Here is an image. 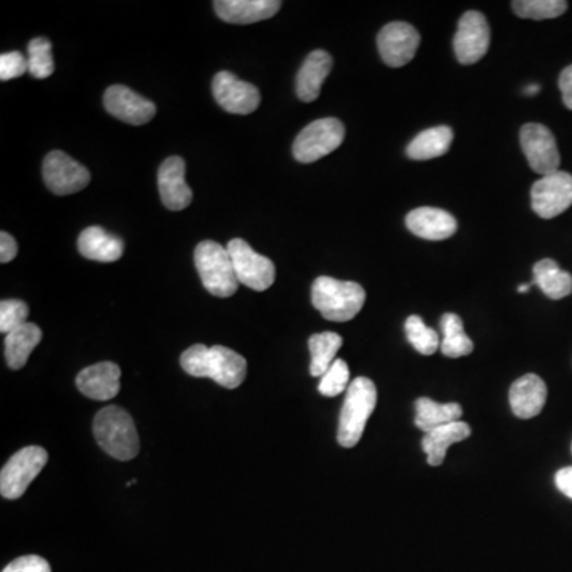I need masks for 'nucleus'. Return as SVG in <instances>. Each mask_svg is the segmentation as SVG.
<instances>
[{
  "mask_svg": "<svg viewBox=\"0 0 572 572\" xmlns=\"http://www.w3.org/2000/svg\"><path fill=\"white\" fill-rule=\"evenodd\" d=\"M186 164L180 156L167 158L158 171V188L163 204L172 212L185 210L193 202V191L185 180Z\"/></svg>",
  "mask_w": 572,
  "mask_h": 572,
  "instance_id": "dca6fc26",
  "label": "nucleus"
},
{
  "mask_svg": "<svg viewBox=\"0 0 572 572\" xmlns=\"http://www.w3.org/2000/svg\"><path fill=\"white\" fill-rule=\"evenodd\" d=\"M333 69V58L328 51L315 50L307 56L296 77V94L302 102L317 101L321 86Z\"/></svg>",
  "mask_w": 572,
  "mask_h": 572,
  "instance_id": "412c9836",
  "label": "nucleus"
},
{
  "mask_svg": "<svg viewBox=\"0 0 572 572\" xmlns=\"http://www.w3.org/2000/svg\"><path fill=\"white\" fill-rule=\"evenodd\" d=\"M18 255V244L8 232H0V263L7 264Z\"/></svg>",
  "mask_w": 572,
  "mask_h": 572,
  "instance_id": "e433bc0d",
  "label": "nucleus"
},
{
  "mask_svg": "<svg viewBox=\"0 0 572 572\" xmlns=\"http://www.w3.org/2000/svg\"><path fill=\"white\" fill-rule=\"evenodd\" d=\"M78 252L91 261L115 263L123 256L124 244L120 237L113 236L99 226H89L78 237Z\"/></svg>",
  "mask_w": 572,
  "mask_h": 572,
  "instance_id": "4be33fe9",
  "label": "nucleus"
},
{
  "mask_svg": "<svg viewBox=\"0 0 572 572\" xmlns=\"http://www.w3.org/2000/svg\"><path fill=\"white\" fill-rule=\"evenodd\" d=\"M279 0H217L213 8L220 20L231 24H253L269 20L279 12Z\"/></svg>",
  "mask_w": 572,
  "mask_h": 572,
  "instance_id": "6ab92c4d",
  "label": "nucleus"
},
{
  "mask_svg": "<svg viewBox=\"0 0 572 572\" xmlns=\"http://www.w3.org/2000/svg\"><path fill=\"white\" fill-rule=\"evenodd\" d=\"M47 450L37 445L16 452L0 472V493L7 499H18L47 466Z\"/></svg>",
  "mask_w": 572,
  "mask_h": 572,
  "instance_id": "0eeeda50",
  "label": "nucleus"
},
{
  "mask_svg": "<svg viewBox=\"0 0 572 572\" xmlns=\"http://www.w3.org/2000/svg\"><path fill=\"white\" fill-rule=\"evenodd\" d=\"M415 425L422 429L423 433H429L439 426L449 425V423L460 422L463 415V407L457 402H447L439 404L433 399L420 398L415 402Z\"/></svg>",
  "mask_w": 572,
  "mask_h": 572,
  "instance_id": "a878e982",
  "label": "nucleus"
},
{
  "mask_svg": "<svg viewBox=\"0 0 572 572\" xmlns=\"http://www.w3.org/2000/svg\"><path fill=\"white\" fill-rule=\"evenodd\" d=\"M94 437L105 453L120 461L137 457L140 442L131 415L118 406L104 407L94 418Z\"/></svg>",
  "mask_w": 572,
  "mask_h": 572,
  "instance_id": "7ed1b4c3",
  "label": "nucleus"
},
{
  "mask_svg": "<svg viewBox=\"0 0 572 572\" xmlns=\"http://www.w3.org/2000/svg\"><path fill=\"white\" fill-rule=\"evenodd\" d=\"M342 347V337L336 333H320L314 334L309 339L310 355H312V363H310V374L312 377H323L334 361L336 355Z\"/></svg>",
  "mask_w": 572,
  "mask_h": 572,
  "instance_id": "cd10ccee",
  "label": "nucleus"
},
{
  "mask_svg": "<svg viewBox=\"0 0 572 572\" xmlns=\"http://www.w3.org/2000/svg\"><path fill=\"white\" fill-rule=\"evenodd\" d=\"M183 371L199 379H212L221 387L234 390L247 377V360L244 356L223 345L205 347L193 345L180 358Z\"/></svg>",
  "mask_w": 572,
  "mask_h": 572,
  "instance_id": "f257e3e1",
  "label": "nucleus"
},
{
  "mask_svg": "<svg viewBox=\"0 0 572 572\" xmlns=\"http://www.w3.org/2000/svg\"><path fill=\"white\" fill-rule=\"evenodd\" d=\"M26 72H29L28 58H24L20 51H12V53H4L0 56V80L2 82L21 77Z\"/></svg>",
  "mask_w": 572,
  "mask_h": 572,
  "instance_id": "f704fd0d",
  "label": "nucleus"
},
{
  "mask_svg": "<svg viewBox=\"0 0 572 572\" xmlns=\"http://www.w3.org/2000/svg\"><path fill=\"white\" fill-rule=\"evenodd\" d=\"M406 226L412 234L426 240H445L457 232V220L449 212L434 207H420L406 217Z\"/></svg>",
  "mask_w": 572,
  "mask_h": 572,
  "instance_id": "aec40b11",
  "label": "nucleus"
},
{
  "mask_svg": "<svg viewBox=\"0 0 572 572\" xmlns=\"http://www.w3.org/2000/svg\"><path fill=\"white\" fill-rule=\"evenodd\" d=\"M444 339L441 342V350L449 358H461L471 355L474 344L466 336L463 329V320L457 314H445L441 320Z\"/></svg>",
  "mask_w": 572,
  "mask_h": 572,
  "instance_id": "c85d7f7f",
  "label": "nucleus"
},
{
  "mask_svg": "<svg viewBox=\"0 0 572 572\" xmlns=\"http://www.w3.org/2000/svg\"><path fill=\"white\" fill-rule=\"evenodd\" d=\"M29 307L20 299H5L0 302V331L7 336L24 323H28Z\"/></svg>",
  "mask_w": 572,
  "mask_h": 572,
  "instance_id": "72a5a7b5",
  "label": "nucleus"
},
{
  "mask_svg": "<svg viewBox=\"0 0 572 572\" xmlns=\"http://www.w3.org/2000/svg\"><path fill=\"white\" fill-rule=\"evenodd\" d=\"M350 383V369L344 360H336L333 366L326 371V374L321 377L318 391L321 395L334 398V396L341 395L344 391L348 390Z\"/></svg>",
  "mask_w": 572,
  "mask_h": 572,
  "instance_id": "473e14b6",
  "label": "nucleus"
},
{
  "mask_svg": "<svg viewBox=\"0 0 572 572\" xmlns=\"http://www.w3.org/2000/svg\"><path fill=\"white\" fill-rule=\"evenodd\" d=\"M366 302V291L356 282L318 277L312 285V304L323 318L337 323L353 320Z\"/></svg>",
  "mask_w": 572,
  "mask_h": 572,
  "instance_id": "f03ea898",
  "label": "nucleus"
},
{
  "mask_svg": "<svg viewBox=\"0 0 572 572\" xmlns=\"http://www.w3.org/2000/svg\"><path fill=\"white\" fill-rule=\"evenodd\" d=\"M42 329L34 323H24L5 337V358L10 368L23 369L29 356L42 341Z\"/></svg>",
  "mask_w": 572,
  "mask_h": 572,
  "instance_id": "b1692460",
  "label": "nucleus"
},
{
  "mask_svg": "<svg viewBox=\"0 0 572 572\" xmlns=\"http://www.w3.org/2000/svg\"><path fill=\"white\" fill-rule=\"evenodd\" d=\"M547 401V385L536 374H526L512 383L509 402L515 417L528 420L541 414Z\"/></svg>",
  "mask_w": 572,
  "mask_h": 572,
  "instance_id": "a211bd4d",
  "label": "nucleus"
},
{
  "mask_svg": "<svg viewBox=\"0 0 572 572\" xmlns=\"http://www.w3.org/2000/svg\"><path fill=\"white\" fill-rule=\"evenodd\" d=\"M104 105L110 115L134 126L147 124L156 115L153 102L123 85H113L105 91Z\"/></svg>",
  "mask_w": 572,
  "mask_h": 572,
  "instance_id": "2eb2a0df",
  "label": "nucleus"
},
{
  "mask_svg": "<svg viewBox=\"0 0 572 572\" xmlns=\"http://www.w3.org/2000/svg\"><path fill=\"white\" fill-rule=\"evenodd\" d=\"M91 174L82 164L70 158L64 151H51L43 159V182L51 193L58 196L78 193L85 190Z\"/></svg>",
  "mask_w": 572,
  "mask_h": 572,
  "instance_id": "9b49d317",
  "label": "nucleus"
},
{
  "mask_svg": "<svg viewBox=\"0 0 572 572\" xmlns=\"http://www.w3.org/2000/svg\"><path fill=\"white\" fill-rule=\"evenodd\" d=\"M345 139L344 124L337 118H321L299 132L293 143V155L299 163H315L341 147Z\"/></svg>",
  "mask_w": 572,
  "mask_h": 572,
  "instance_id": "423d86ee",
  "label": "nucleus"
},
{
  "mask_svg": "<svg viewBox=\"0 0 572 572\" xmlns=\"http://www.w3.org/2000/svg\"><path fill=\"white\" fill-rule=\"evenodd\" d=\"M377 406V388L368 377H358L350 383L339 420L337 441L352 449L363 437L369 417Z\"/></svg>",
  "mask_w": 572,
  "mask_h": 572,
  "instance_id": "20e7f679",
  "label": "nucleus"
},
{
  "mask_svg": "<svg viewBox=\"0 0 572 572\" xmlns=\"http://www.w3.org/2000/svg\"><path fill=\"white\" fill-rule=\"evenodd\" d=\"M2 572H51L47 560L37 555H26V557L16 558Z\"/></svg>",
  "mask_w": 572,
  "mask_h": 572,
  "instance_id": "c9c22d12",
  "label": "nucleus"
},
{
  "mask_svg": "<svg viewBox=\"0 0 572 572\" xmlns=\"http://www.w3.org/2000/svg\"><path fill=\"white\" fill-rule=\"evenodd\" d=\"M531 205L544 220H552L572 205V175L557 171L544 175L531 188Z\"/></svg>",
  "mask_w": 572,
  "mask_h": 572,
  "instance_id": "1a4fd4ad",
  "label": "nucleus"
},
{
  "mask_svg": "<svg viewBox=\"0 0 572 572\" xmlns=\"http://www.w3.org/2000/svg\"><path fill=\"white\" fill-rule=\"evenodd\" d=\"M534 285L541 288L547 298L558 301L572 293V275L561 271L553 259H542L534 264Z\"/></svg>",
  "mask_w": 572,
  "mask_h": 572,
  "instance_id": "bb28decb",
  "label": "nucleus"
},
{
  "mask_svg": "<svg viewBox=\"0 0 572 572\" xmlns=\"http://www.w3.org/2000/svg\"><path fill=\"white\" fill-rule=\"evenodd\" d=\"M453 142V131L449 126H436L420 132L412 142L407 145V156L415 161H428V159L441 158L449 153Z\"/></svg>",
  "mask_w": 572,
  "mask_h": 572,
  "instance_id": "393cba45",
  "label": "nucleus"
},
{
  "mask_svg": "<svg viewBox=\"0 0 572 572\" xmlns=\"http://www.w3.org/2000/svg\"><path fill=\"white\" fill-rule=\"evenodd\" d=\"M212 89L221 109L234 115H250L261 104V94L255 85L242 82L226 70L213 77Z\"/></svg>",
  "mask_w": 572,
  "mask_h": 572,
  "instance_id": "ddd939ff",
  "label": "nucleus"
},
{
  "mask_svg": "<svg viewBox=\"0 0 572 572\" xmlns=\"http://www.w3.org/2000/svg\"><path fill=\"white\" fill-rule=\"evenodd\" d=\"M555 484L563 495L572 499V466L560 469L555 476Z\"/></svg>",
  "mask_w": 572,
  "mask_h": 572,
  "instance_id": "58836bf2",
  "label": "nucleus"
},
{
  "mask_svg": "<svg viewBox=\"0 0 572 572\" xmlns=\"http://www.w3.org/2000/svg\"><path fill=\"white\" fill-rule=\"evenodd\" d=\"M558 86H560L563 102H565L569 110H572V66L566 67V69L561 72Z\"/></svg>",
  "mask_w": 572,
  "mask_h": 572,
  "instance_id": "4c0bfd02",
  "label": "nucleus"
},
{
  "mask_svg": "<svg viewBox=\"0 0 572 572\" xmlns=\"http://www.w3.org/2000/svg\"><path fill=\"white\" fill-rule=\"evenodd\" d=\"M194 263L202 285L213 296L229 298L239 290L240 283L228 248L213 240H204L194 250Z\"/></svg>",
  "mask_w": 572,
  "mask_h": 572,
  "instance_id": "39448f33",
  "label": "nucleus"
},
{
  "mask_svg": "<svg viewBox=\"0 0 572 572\" xmlns=\"http://www.w3.org/2000/svg\"><path fill=\"white\" fill-rule=\"evenodd\" d=\"M420 34L409 23L395 21L385 26L377 37V47L383 62L390 67H402L415 58Z\"/></svg>",
  "mask_w": 572,
  "mask_h": 572,
  "instance_id": "4468645a",
  "label": "nucleus"
},
{
  "mask_svg": "<svg viewBox=\"0 0 572 572\" xmlns=\"http://www.w3.org/2000/svg\"><path fill=\"white\" fill-rule=\"evenodd\" d=\"M237 280L255 291H266L275 282V266L271 259L259 255L242 239H232L228 244Z\"/></svg>",
  "mask_w": 572,
  "mask_h": 572,
  "instance_id": "6e6552de",
  "label": "nucleus"
},
{
  "mask_svg": "<svg viewBox=\"0 0 572 572\" xmlns=\"http://www.w3.org/2000/svg\"><path fill=\"white\" fill-rule=\"evenodd\" d=\"M515 15L523 20H552L568 10L565 0H517L512 2Z\"/></svg>",
  "mask_w": 572,
  "mask_h": 572,
  "instance_id": "c756f323",
  "label": "nucleus"
},
{
  "mask_svg": "<svg viewBox=\"0 0 572 572\" xmlns=\"http://www.w3.org/2000/svg\"><path fill=\"white\" fill-rule=\"evenodd\" d=\"M520 145L526 161L536 174H553L560 167L561 158L557 140L547 126L528 123L520 131Z\"/></svg>",
  "mask_w": 572,
  "mask_h": 572,
  "instance_id": "9d476101",
  "label": "nucleus"
},
{
  "mask_svg": "<svg viewBox=\"0 0 572 572\" xmlns=\"http://www.w3.org/2000/svg\"><path fill=\"white\" fill-rule=\"evenodd\" d=\"M29 74L34 78H48L55 72V58L51 42L45 37H37L28 45Z\"/></svg>",
  "mask_w": 572,
  "mask_h": 572,
  "instance_id": "7c9ffc66",
  "label": "nucleus"
},
{
  "mask_svg": "<svg viewBox=\"0 0 572 572\" xmlns=\"http://www.w3.org/2000/svg\"><path fill=\"white\" fill-rule=\"evenodd\" d=\"M121 369L112 361H102L83 369L77 375L80 393L96 401H110L120 393Z\"/></svg>",
  "mask_w": 572,
  "mask_h": 572,
  "instance_id": "f3484780",
  "label": "nucleus"
},
{
  "mask_svg": "<svg viewBox=\"0 0 572 572\" xmlns=\"http://www.w3.org/2000/svg\"><path fill=\"white\" fill-rule=\"evenodd\" d=\"M471 436V426L464 422L449 423L425 434L422 441L423 452L431 466H441L450 445L466 441Z\"/></svg>",
  "mask_w": 572,
  "mask_h": 572,
  "instance_id": "5701e85b",
  "label": "nucleus"
},
{
  "mask_svg": "<svg viewBox=\"0 0 572 572\" xmlns=\"http://www.w3.org/2000/svg\"><path fill=\"white\" fill-rule=\"evenodd\" d=\"M404 329H406L407 341L422 355H433L441 345L439 334L434 329L428 328L422 318L417 315L407 318Z\"/></svg>",
  "mask_w": 572,
  "mask_h": 572,
  "instance_id": "2f4dec72",
  "label": "nucleus"
},
{
  "mask_svg": "<svg viewBox=\"0 0 572 572\" xmlns=\"http://www.w3.org/2000/svg\"><path fill=\"white\" fill-rule=\"evenodd\" d=\"M539 89H541L539 85H530L528 88H525V94L526 96H536L539 93Z\"/></svg>",
  "mask_w": 572,
  "mask_h": 572,
  "instance_id": "ea45409f",
  "label": "nucleus"
},
{
  "mask_svg": "<svg viewBox=\"0 0 572 572\" xmlns=\"http://www.w3.org/2000/svg\"><path fill=\"white\" fill-rule=\"evenodd\" d=\"M531 285H528V283H526V285H520L518 286L517 290L518 293H528V291H530Z\"/></svg>",
  "mask_w": 572,
  "mask_h": 572,
  "instance_id": "a19ab883",
  "label": "nucleus"
},
{
  "mask_svg": "<svg viewBox=\"0 0 572 572\" xmlns=\"http://www.w3.org/2000/svg\"><path fill=\"white\" fill-rule=\"evenodd\" d=\"M491 32L487 18L480 12L464 13L458 23L453 48L458 61L464 66L476 64L487 55L490 48Z\"/></svg>",
  "mask_w": 572,
  "mask_h": 572,
  "instance_id": "f8f14e48",
  "label": "nucleus"
}]
</instances>
